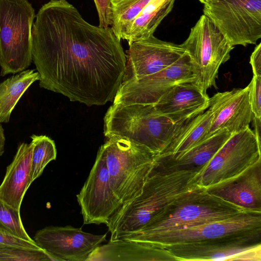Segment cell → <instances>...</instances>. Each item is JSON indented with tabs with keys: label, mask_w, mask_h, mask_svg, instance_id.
Returning a JSON list of instances; mask_svg holds the SVG:
<instances>
[{
	"label": "cell",
	"mask_w": 261,
	"mask_h": 261,
	"mask_svg": "<svg viewBox=\"0 0 261 261\" xmlns=\"http://www.w3.org/2000/svg\"><path fill=\"white\" fill-rule=\"evenodd\" d=\"M32 61L40 88L71 101L100 106L114 99L126 55L110 27L92 25L66 0L39 9L32 28Z\"/></svg>",
	"instance_id": "1"
},
{
	"label": "cell",
	"mask_w": 261,
	"mask_h": 261,
	"mask_svg": "<svg viewBox=\"0 0 261 261\" xmlns=\"http://www.w3.org/2000/svg\"><path fill=\"white\" fill-rule=\"evenodd\" d=\"M199 186L196 171L171 170L153 165L140 194L120 206L106 224L110 240L141 230L166 205Z\"/></svg>",
	"instance_id": "2"
},
{
	"label": "cell",
	"mask_w": 261,
	"mask_h": 261,
	"mask_svg": "<svg viewBox=\"0 0 261 261\" xmlns=\"http://www.w3.org/2000/svg\"><path fill=\"white\" fill-rule=\"evenodd\" d=\"M189 121L174 123L160 114L152 104L113 103L104 118V134L107 138H124L143 145L155 157Z\"/></svg>",
	"instance_id": "3"
},
{
	"label": "cell",
	"mask_w": 261,
	"mask_h": 261,
	"mask_svg": "<svg viewBox=\"0 0 261 261\" xmlns=\"http://www.w3.org/2000/svg\"><path fill=\"white\" fill-rule=\"evenodd\" d=\"M245 212L251 211L227 202L199 186L168 204L141 230L126 237L164 232L225 219Z\"/></svg>",
	"instance_id": "4"
},
{
	"label": "cell",
	"mask_w": 261,
	"mask_h": 261,
	"mask_svg": "<svg viewBox=\"0 0 261 261\" xmlns=\"http://www.w3.org/2000/svg\"><path fill=\"white\" fill-rule=\"evenodd\" d=\"M100 146L111 189L121 206L141 193L155 156L147 148L127 139L112 136Z\"/></svg>",
	"instance_id": "5"
},
{
	"label": "cell",
	"mask_w": 261,
	"mask_h": 261,
	"mask_svg": "<svg viewBox=\"0 0 261 261\" xmlns=\"http://www.w3.org/2000/svg\"><path fill=\"white\" fill-rule=\"evenodd\" d=\"M35 17L28 0H0L1 76L22 71L32 63Z\"/></svg>",
	"instance_id": "6"
},
{
	"label": "cell",
	"mask_w": 261,
	"mask_h": 261,
	"mask_svg": "<svg viewBox=\"0 0 261 261\" xmlns=\"http://www.w3.org/2000/svg\"><path fill=\"white\" fill-rule=\"evenodd\" d=\"M187 52L194 76L193 83L203 92L217 88L216 80L220 65L230 58L233 49L224 36L204 14L180 44Z\"/></svg>",
	"instance_id": "7"
},
{
	"label": "cell",
	"mask_w": 261,
	"mask_h": 261,
	"mask_svg": "<svg viewBox=\"0 0 261 261\" xmlns=\"http://www.w3.org/2000/svg\"><path fill=\"white\" fill-rule=\"evenodd\" d=\"M261 143L249 127L232 134L214 156L197 171L205 189L232 178L261 161Z\"/></svg>",
	"instance_id": "8"
},
{
	"label": "cell",
	"mask_w": 261,
	"mask_h": 261,
	"mask_svg": "<svg viewBox=\"0 0 261 261\" xmlns=\"http://www.w3.org/2000/svg\"><path fill=\"white\" fill-rule=\"evenodd\" d=\"M206 15L233 46L255 44L261 38V0H208Z\"/></svg>",
	"instance_id": "9"
},
{
	"label": "cell",
	"mask_w": 261,
	"mask_h": 261,
	"mask_svg": "<svg viewBox=\"0 0 261 261\" xmlns=\"http://www.w3.org/2000/svg\"><path fill=\"white\" fill-rule=\"evenodd\" d=\"M261 230V213L245 212L215 220L140 237L122 239L156 246L214 240Z\"/></svg>",
	"instance_id": "10"
},
{
	"label": "cell",
	"mask_w": 261,
	"mask_h": 261,
	"mask_svg": "<svg viewBox=\"0 0 261 261\" xmlns=\"http://www.w3.org/2000/svg\"><path fill=\"white\" fill-rule=\"evenodd\" d=\"M261 230L164 246L176 261H261Z\"/></svg>",
	"instance_id": "11"
},
{
	"label": "cell",
	"mask_w": 261,
	"mask_h": 261,
	"mask_svg": "<svg viewBox=\"0 0 261 261\" xmlns=\"http://www.w3.org/2000/svg\"><path fill=\"white\" fill-rule=\"evenodd\" d=\"M187 53L169 67L137 80L122 83L113 103L154 104L175 85L194 82Z\"/></svg>",
	"instance_id": "12"
},
{
	"label": "cell",
	"mask_w": 261,
	"mask_h": 261,
	"mask_svg": "<svg viewBox=\"0 0 261 261\" xmlns=\"http://www.w3.org/2000/svg\"><path fill=\"white\" fill-rule=\"evenodd\" d=\"M76 199L84 224L106 225L121 206L111 189L107 165L100 148Z\"/></svg>",
	"instance_id": "13"
},
{
	"label": "cell",
	"mask_w": 261,
	"mask_h": 261,
	"mask_svg": "<svg viewBox=\"0 0 261 261\" xmlns=\"http://www.w3.org/2000/svg\"><path fill=\"white\" fill-rule=\"evenodd\" d=\"M107 235L93 234L70 225L50 226L38 230L34 240L55 261H87L93 251L106 241Z\"/></svg>",
	"instance_id": "14"
},
{
	"label": "cell",
	"mask_w": 261,
	"mask_h": 261,
	"mask_svg": "<svg viewBox=\"0 0 261 261\" xmlns=\"http://www.w3.org/2000/svg\"><path fill=\"white\" fill-rule=\"evenodd\" d=\"M122 83L137 80L171 66L186 53L180 45L153 35L129 44Z\"/></svg>",
	"instance_id": "15"
},
{
	"label": "cell",
	"mask_w": 261,
	"mask_h": 261,
	"mask_svg": "<svg viewBox=\"0 0 261 261\" xmlns=\"http://www.w3.org/2000/svg\"><path fill=\"white\" fill-rule=\"evenodd\" d=\"M249 93V84L243 89L218 92L210 98L208 108L213 117L204 141L223 130L233 134L249 127L254 117Z\"/></svg>",
	"instance_id": "16"
},
{
	"label": "cell",
	"mask_w": 261,
	"mask_h": 261,
	"mask_svg": "<svg viewBox=\"0 0 261 261\" xmlns=\"http://www.w3.org/2000/svg\"><path fill=\"white\" fill-rule=\"evenodd\" d=\"M206 189L212 194L247 211L261 213V161Z\"/></svg>",
	"instance_id": "17"
},
{
	"label": "cell",
	"mask_w": 261,
	"mask_h": 261,
	"mask_svg": "<svg viewBox=\"0 0 261 261\" xmlns=\"http://www.w3.org/2000/svg\"><path fill=\"white\" fill-rule=\"evenodd\" d=\"M210 98L193 82L177 84L154 105L156 110L174 123L189 121L206 110Z\"/></svg>",
	"instance_id": "18"
},
{
	"label": "cell",
	"mask_w": 261,
	"mask_h": 261,
	"mask_svg": "<svg viewBox=\"0 0 261 261\" xmlns=\"http://www.w3.org/2000/svg\"><path fill=\"white\" fill-rule=\"evenodd\" d=\"M31 143H19L11 164L0 185V199L12 207L20 211L23 197L32 183L31 177Z\"/></svg>",
	"instance_id": "19"
},
{
	"label": "cell",
	"mask_w": 261,
	"mask_h": 261,
	"mask_svg": "<svg viewBox=\"0 0 261 261\" xmlns=\"http://www.w3.org/2000/svg\"><path fill=\"white\" fill-rule=\"evenodd\" d=\"M87 261H176L165 247L127 241L110 240L100 245Z\"/></svg>",
	"instance_id": "20"
},
{
	"label": "cell",
	"mask_w": 261,
	"mask_h": 261,
	"mask_svg": "<svg viewBox=\"0 0 261 261\" xmlns=\"http://www.w3.org/2000/svg\"><path fill=\"white\" fill-rule=\"evenodd\" d=\"M231 134L227 130L220 131L175 158L155 156L153 165L171 170L197 172L214 156Z\"/></svg>",
	"instance_id": "21"
},
{
	"label": "cell",
	"mask_w": 261,
	"mask_h": 261,
	"mask_svg": "<svg viewBox=\"0 0 261 261\" xmlns=\"http://www.w3.org/2000/svg\"><path fill=\"white\" fill-rule=\"evenodd\" d=\"M212 117V113L208 108L190 119L162 153L158 156L175 158L203 141Z\"/></svg>",
	"instance_id": "22"
},
{
	"label": "cell",
	"mask_w": 261,
	"mask_h": 261,
	"mask_svg": "<svg viewBox=\"0 0 261 261\" xmlns=\"http://www.w3.org/2000/svg\"><path fill=\"white\" fill-rule=\"evenodd\" d=\"M175 0H150L134 21L126 41L128 44L149 38L171 11Z\"/></svg>",
	"instance_id": "23"
},
{
	"label": "cell",
	"mask_w": 261,
	"mask_h": 261,
	"mask_svg": "<svg viewBox=\"0 0 261 261\" xmlns=\"http://www.w3.org/2000/svg\"><path fill=\"white\" fill-rule=\"evenodd\" d=\"M40 75L27 69L7 79L0 84V123H8L11 114L23 94Z\"/></svg>",
	"instance_id": "24"
},
{
	"label": "cell",
	"mask_w": 261,
	"mask_h": 261,
	"mask_svg": "<svg viewBox=\"0 0 261 261\" xmlns=\"http://www.w3.org/2000/svg\"><path fill=\"white\" fill-rule=\"evenodd\" d=\"M0 260L55 261V259L35 241L0 232Z\"/></svg>",
	"instance_id": "25"
},
{
	"label": "cell",
	"mask_w": 261,
	"mask_h": 261,
	"mask_svg": "<svg viewBox=\"0 0 261 261\" xmlns=\"http://www.w3.org/2000/svg\"><path fill=\"white\" fill-rule=\"evenodd\" d=\"M150 0H111V29L120 41L126 40L132 24Z\"/></svg>",
	"instance_id": "26"
},
{
	"label": "cell",
	"mask_w": 261,
	"mask_h": 261,
	"mask_svg": "<svg viewBox=\"0 0 261 261\" xmlns=\"http://www.w3.org/2000/svg\"><path fill=\"white\" fill-rule=\"evenodd\" d=\"M32 145L31 177L33 182L41 175L46 165L57 157L55 142L45 135L31 136Z\"/></svg>",
	"instance_id": "27"
},
{
	"label": "cell",
	"mask_w": 261,
	"mask_h": 261,
	"mask_svg": "<svg viewBox=\"0 0 261 261\" xmlns=\"http://www.w3.org/2000/svg\"><path fill=\"white\" fill-rule=\"evenodd\" d=\"M20 212L0 199V232L25 240L34 241L25 230Z\"/></svg>",
	"instance_id": "28"
},
{
	"label": "cell",
	"mask_w": 261,
	"mask_h": 261,
	"mask_svg": "<svg viewBox=\"0 0 261 261\" xmlns=\"http://www.w3.org/2000/svg\"><path fill=\"white\" fill-rule=\"evenodd\" d=\"M250 85V102L254 117L261 119V76L253 75Z\"/></svg>",
	"instance_id": "29"
},
{
	"label": "cell",
	"mask_w": 261,
	"mask_h": 261,
	"mask_svg": "<svg viewBox=\"0 0 261 261\" xmlns=\"http://www.w3.org/2000/svg\"><path fill=\"white\" fill-rule=\"evenodd\" d=\"M93 1L98 13L99 26L104 28H108L111 22V0Z\"/></svg>",
	"instance_id": "30"
},
{
	"label": "cell",
	"mask_w": 261,
	"mask_h": 261,
	"mask_svg": "<svg viewBox=\"0 0 261 261\" xmlns=\"http://www.w3.org/2000/svg\"><path fill=\"white\" fill-rule=\"evenodd\" d=\"M250 63L251 65L253 75L261 76V43L254 48L251 57Z\"/></svg>",
	"instance_id": "31"
},
{
	"label": "cell",
	"mask_w": 261,
	"mask_h": 261,
	"mask_svg": "<svg viewBox=\"0 0 261 261\" xmlns=\"http://www.w3.org/2000/svg\"><path fill=\"white\" fill-rule=\"evenodd\" d=\"M5 140L4 129L0 123V156L3 154L5 151Z\"/></svg>",
	"instance_id": "32"
},
{
	"label": "cell",
	"mask_w": 261,
	"mask_h": 261,
	"mask_svg": "<svg viewBox=\"0 0 261 261\" xmlns=\"http://www.w3.org/2000/svg\"><path fill=\"white\" fill-rule=\"evenodd\" d=\"M201 3H203V2H204L205 1H208V0H199Z\"/></svg>",
	"instance_id": "33"
}]
</instances>
